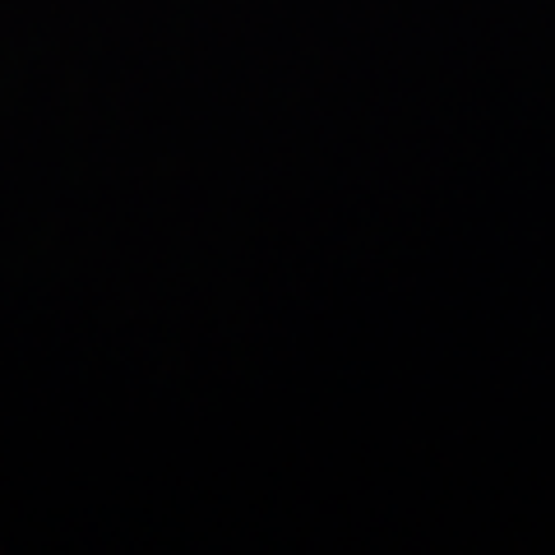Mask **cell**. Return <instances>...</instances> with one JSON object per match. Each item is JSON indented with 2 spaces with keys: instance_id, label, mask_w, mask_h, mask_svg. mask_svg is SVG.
<instances>
[]
</instances>
